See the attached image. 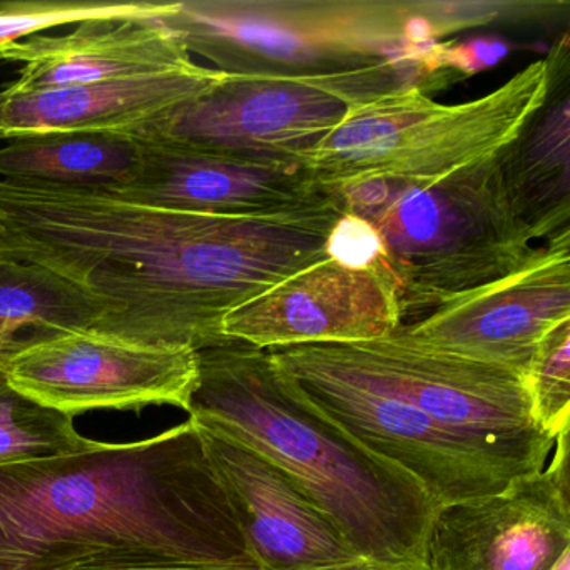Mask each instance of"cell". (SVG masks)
I'll return each instance as SVG.
<instances>
[{"instance_id": "2e32d148", "label": "cell", "mask_w": 570, "mask_h": 570, "mask_svg": "<svg viewBox=\"0 0 570 570\" xmlns=\"http://www.w3.org/2000/svg\"><path fill=\"white\" fill-rule=\"evenodd\" d=\"M225 78L191 68L68 88L0 91V139L71 132H128L198 98Z\"/></svg>"}, {"instance_id": "52a82bcc", "label": "cell", "mask_w": 570, "mask_h": 570, "mask_svg": "<svg viewBox=\"0 0 570 570\" xmlns=\"http://www.w3.org/2000/svg\"><path fill=\"white\" fill-rule=\"evenodd\" d=\"M429 92L439 79L419 62H382L318 78L228 76L209 91L128 135L202 151L296 163L356 106L403 89Z\"/></svg>"}, {"instance_id": "30bf717a", "label": "cell", "mask_w": 570, "mask_h": 570, "mask_svg": "<svg viewBox=\"0 0 570 570\" xmlns=\"http://www.w3.org/2000/svg\"><path fill=\"white\" fill-rule=\"evenodd\" d=\"M2 368L22 395L72 419L95 410L148 405L188 412L198 385L195 350L141 345L92 330L18 346Z\"/></svg>"}, {"instance_id": "d6986e66", "label": "cell", "mask_w": 570, "mask_h": 570, "mask_svg": "<svg viewBox=\"0 0 570 570\" xmlns=\"http://www.w3.org/2000/svg\"><path fill=\"white\" fill-rule=\"evenodd\" d=\"M141 163V141L125 132L31 136L0 148V179L112 191L131 185Z\"/></svg>"}, {"instance_id": "484cf974", "label": "cell", "mask_w": 570, "mask_h": 570, "mask_svg": "<svg viewBox=\"0 0 570 570\" xmlns=\"http://www.w3.org/2000/svg\"><path fill=\"white\" fill-rule=\"evenodd\" d=\"M91 570H256L246 567L191 566V563L151 562L131 563V566L99 567Z\"/></svg>"}, {"instance_id": "7a4b0ae2", "label": "cell", "mask_w": 570, "mask_h": 570, "mask_svg": "<svg viewBox=\"0 0 570 570\" xmlns=\"http://www.w3.org/2000/svg\"><path fill=\"white\" fill-rule=\"evenodd\" d=\"M151 562L259 570L193 420L0 465V570Z\"/></svg>"}, {"instance_id": "cb8c5ba5", "label": "cell", "mask_w": 570, "mask_h": 570, "mask_svg": "<svg viewBox=\"0 0 570 570\" xmlns=\"http://www.w3.org/2000/svg\"><path fill=\"white\" fill-rule=\"evenodd\" d=\"M509 55V46L500 39L480 38L465 42H439L430 52V72L446 86L470 78L499 65Z\"/></svg>"}, {"instance_id": "8fae6325", "label": "cell", "mask_w": 570, "mask_h": 570, "mask_svg": "<svg viewBox=\"0 0 570 570\" xmlns=\"http://www.w3.org/2000/svg\"><path fill=\"white\" fill-rule=\"evenodd\" d=\"M563 320H570V235L547 242L520 272L395 333L420 348L525 376L540 340Z\"/></svg>"}, {"instance_id": "44dd1931", "label": "cell", "mask_w": 570, "mask_h": 570, "mask_svg": "<svg viewBox=\"0 0 570 570\" xmlns=\"http://www.w3.org/2000/svg\"><path fill=\"white\" fill-rule=\"evenodd\" d=\"M72 420L22 395L0 368V465L58 459L95 445Z\"/></svg>"}, {"instance_id": "ba28073f", "label": "cell", "mask_w": 570, "mask_h": 570, "mask_svg": "<svg viewBox=\"0 0 570 570\" xmlns=\"http://www.w3.org/2000/svg\"><path fill=\"white\" fill-rule=\"evenodd\" d=\"M289 383L353 440L409 473L436 507L502 492L520 475L449 432L343 343L266 350Z\"/></svg>"}, {"instance_id": "603a6c76", "label": "cell", "mask_w": 570, "mask_h": 570, "mask_svg": "<svg viewBox=\"0 0 570 570\" xmlns=\"http://www.w3.org/2000/svg\"><path fill=\"white\" fill-rule=\"evenodd\" d=\"M525 386L533 422L557 439L570 422V320L540 340L525 372Z\"/></svg>"}, {"instance_id": "ac0fdd59", "label": "cell", "mask_w": 570, "mask_h": 570, "mask_svg": "<svg viewBox=\"0 0 570 570\" xmlns=\"http://www.w3.org/2000/svg\"><path fill=\"white\" fill-rule=\"evenodd\" d=\"M549 88L540 108L499 153L513 208L537 242L570 235V41L547 56Z\"/></svg>"}, {"instance_id": "4fadbf2b", "label": "cell", "mask_w": 570, "mask_h": 570, "mask_svg": "<svg viewBox=\"0 0 570 570\" xmlns=\"http://www.w3.org/2000/svg\"><path fill=\"white\" fill-rule=\"evenodd\" d=\"M570 550V483L549 469L502 492L442 505L425 542L429 570H552Z\"/></svg>"}, {"instance_id": "5b68a950", "label": "cell", "mask_w": 570, "mask_h": 570, "mask_svg": "<svg viewBox=\"0 0 570 570\" xmlns=\"http://www.w3.org/2000/svg\"><path fill=\"white\" fill-rule=\"evenodd\" d=\"M419 8L402 0H179L161 22L223 75L318 78L382 62L425 66L433 46L409 39Z\"/></svg>"}, {"instance_id": "5bb4252c", "label": "cell", "mask_w": 570, "mask_h": 570, "mask_svg": "<svg viewBox=\"0 0 570 570\" xmlns=\"http://www.w3.org/2000/svg\"><path fill=\"white\" fill-rule=\"evenodd\" d=\"M139 141L142 163L135 181L99 193L175 212L249 218L313 212L338 199L333 189L296 163Z\"/></svg>"}, {"instance_id": "9c48e42d", "label": "cell", "mask_w": 570, "mask_h": 570, "mask_svg": "<svg viewBox=\"0 0 570 570\" xmlns=\"http://www.w3.org/2000/svg\"><path fill=\"white\" fill-rule=\"evenodd\" d=\"M343 345L443 429L520 475L542 472L556 439L533 422L522 373L430 352L395 332Z\"/></svg>"}, {"instance_id": "e0dca14e", "label": "cell", "mask_w": 570, "mask_h": 570, "mask_svg": "<svg viewBox=\"0 0 570 570\" xmlns=\"http://www.w3.org/2000/svg\"><path fill=\"white\" fill-rule=\"evenodd\" d=\"M0 61L24 65L11 85L18 91L119 81L196 65L178 32L161 19L82 22L69 35L31 36L2 49Z\"/></svg>"}, {"instance_id": "9a60e30c", "label": "cell", "mask_w": 570, "mask_h": 570, "mask_svg": "<svg viewBox=\"0 0 570 570\" xmlns=\"http://www.w3.org/2000/svg\"><path fill=\"white\" fill-rule=\"evenodd\" d=\"M199 432L259 570H315L358 559L338 527L278 466L242 443Z\"/></svg>"}, {"instance_id": "83f0119b", "label": "cell", "mask_w": 570, "mask_h": 570, "mask_svg": "<svg viewBox=\"0 0 570 570\" xmlns=\"http://www.w3.org/2000/svg\"><path fill=\"white\" fill-rule=\"evenodd\" d=\"M552 570H570V550H567V552L560 557L559 562L552 567Z\"/></svg>"}, {"instance_id": "3957f363", "label": "cell", "mask_w": 570, "mask_h": 570, "mask_svg": "<svg viewBox=\"0 0 570 570\" xmlns=\"http://www.w3.org/2000/svg\"><path fill=\"white\" fill-rule=\"evenodd\" d=\"M196 358L189 420L278 466L338 527L356 556L425 566L439 507L415 479L320 413L266 350L226 340L198 350Z\"/></svg>"}, {"instance_id": "8992f818", "label": "cell", "mask_w": 570, "mask_h": 570, "mask_svg": "<svg viewBox=\"0 0 570 570\" xmlns=\"http://www.w3.org/2000/svg\"><path fill=\"white\" fill-rule=\"evenodd\" d=\"M549 78L546 58L465 105H440L416 88L382 96L353 108L298 165L330 189L370 178L436 181L510 145L546 99Z\"/></svg>"}, {"instance_id": "d4e9b609", "label": "cell", "mask_w": 570, "mask_h": 570, "mask_svg": "<svg viewBox=\"0 0 570 570\" xmlns=\"http://www.w3.org/2000/svg\"><path fill=\"white\" fill-rule=\"evenodd\" d=\"M326 249L328 258L352 268H365L382 258V243L372 225L346 213L333 226Z\"/></svg>"}, {"instance_id": "6da1fadb", "label": "cell", "mask_w": 570, "mask_h": 570, "mask_svg": "<svg viewBox=\"0 0 570 570\" xmlns=\"http://www.w3.org/2000/svg\"><path fill=\"white\" fill-rule=\"evenodd\" d=\"M343 212L216 216L99 191L0 179V258L56 273L108 305L92 332L195 352L226 342L223 320L328 258Z\"/></svg>"}, {"instance_id": "277c9868", "label": "cell", "mask_w": 570, "mask_h": 570, "mask_svg": "<svg viewBox=\"0 0 570 570\" xmlns=\"http://www.w3.org/2000/svg\"><path fill=\"white\" fill-rule=\"evenodd\" d=\"M365 222L382 243L380 263L395 282L402 325L505 279L546 248L533 245L532 229L517 215L499 155L436 181L400 179Z\"/></svg>"}, {"instance_id": "7c38bea8", "label": "cell", "mask_w": 570, "mask_h": 570, "mask_svg": "<svg viewBox=\"0 0 570 570\" xmlns=\"http://www.w3.org/2000/svg\"><path fill=\"white\" fill-rule=\"evenodd\" d=\"M400 326L395 282L380 259L352 268L326 258L229 312L222 333L226 340L272 350L373 342Z\"/></svg>"}, {"instance_id": "4316f807", "label": "cell", "mask_w": 570, "mask_h": 570, "mask_svg": "<svg viewBox=\"0 0 570 570\" xmlns=\"http://www.w3.org/2000/svg\"><path fill=\"white\" fill-rule=\"evenodd\" d=\"M315 570H429L425 566H392V563L376 562V560L358 559L352 562L340 563V566L323 567Z\"/></svg>"}, {"instance_id": "7402d4cb", "label": "cell", "mask_w": 570, "mask_h": 570, "mask_svg": "<svg viewBox=\"0 0 570 570\" xmlns=\"http://www.w3.org/2000/svg\"><path fill=\"white\" fill-rule=\"evenodd\" d=\"M179 0H96V2H11L0 4V51L46 29L119 19H163Z\"/></svg>"}, {"instance_id": "ffe728a7", "label": "cell", "mask_w": 570, "mask_h": 570, "mask_svg": "<svg viewBox=\"0 0 570 570\" xmlns=\"http://www.w3.org/2000/svg\"><path fill=\"white\" fill-rule=\"evenodd\" d=\"M108 312L102 299L56 273L0 258V368L18 346L95 330Z\"/></svg>"}]
</instances>
